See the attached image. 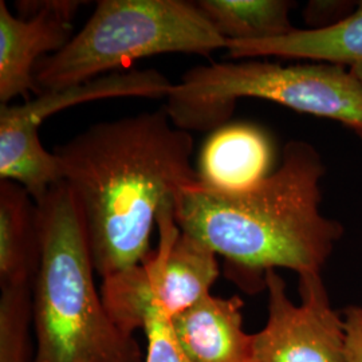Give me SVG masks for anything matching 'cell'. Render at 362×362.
Segmentation results:
<instances>
[{
    "label": "cell",
    "instance_id": "obj_1",
    "mask_svg": "<svg viewBox=\"0 0 362 362\" xmlns=\"http://www.w3.org/2000/svg\"><path fill=\"white\" fill-rule=\"evenodd\" d=\"M192 152L164 109L98 122L54 149L103 279L146 257L160 209L200 181Z\"/></svg>",
    "mask_w": 362,
    "mask_h": 362
},
{
    "label": "cell",
    "instance_id": "obj_19",
    "mask_svg": "<svg viewBox=\"0 0 362 362\" xmlns=\"http://www.w3.org/2000/svg\"><path fill=\"white\" fill-rule=\"evenodd\" d=\"M351 70H353V73L356 74V77L358 78L360 81H361L362 83V65H356L351 67Z\"/></svg>",
    "mask_w": 362,
    "mask_h": 362
},
{
    "label": "cell",
    "instance_id": "obj_13",
    "mask_svg": "<svg viewBox=\"0 0 362 362\" xmlns=\"http://www.w3.org/2000/svg\"><path fill=\"white\" fill-rule=\"evenodd\" d=\"M39 260L38 204L21 184L0 180V285H34Z\"/></svg>",
    "mask_w": 362,
    "mask_h": 362
},
{
    "label": "cell",
    "instance_id": "obj_4",
    "mask_svg": "<svg viewBox=\"0 0 362 362\" xmlns=\"http://www.w3.org/2000/svg\"><path fill=\"white\" fill-rule=\"evenodd\" d=\"M240 98H259L298 113L333 119L362 140V83L351 67L334 64L284 66L248 59L196 66L167 95L176 128L216 130Z\"/></svg>",
    "mask_w": 362,
    "mask_h": 362
},
{
    "label": "cell",
    "instance_id": "obj_6",
    "mask_svg": "<svg viewBox=\"0 0 362 362\" xmlns=\"http://www.w3.org/2000/svg\"><path fill=\"white\" fill-rule=\"evenodd\" d=\"M157 246L137 264L103 279L101 296L113 321L127 333L144 330L153 315L172 321L211 294L219 278L218 255L182 233L175 202L160 209Z\"/></svg>",
    "mask_w": 362,
    "mask_h": 362
},
{
    "label": "cell",
    "instance_id": "obj_9",
    "mask_svg": "<svg viewBox=\"0 0 362 362\" xmlns=\"http://www.w3.org/2000/svg\"><path fill=\"white\" fill-rule=\"evenodd\" d=\"M173 83L155 69L106 74L88 82L55 90L42 91L21 105H0V133L38 137L40 125L76 105L116 97L167 98Z\"/></svg>",
    "mask_w": 362,
    "mask_h": 362
},
{
    "label": "cell",
    "instance_id": "obj_11",
    "mask_svg": "<svg viewBox=\"0 0 362 362\" xmlns=\"http://www.w3.org/2000/svg\"><path fill=\"white\" fill-rule=\"evenodd\" d=\"M272 145L252 124L224 125L203 145L199 168L202 185L220 194H242L272 175Z\"/></svg>",
    "mask_w": 362,
    "mask_h": 362
},
{
    "label": "cell",
    "instance_id": "obj_18",
    "mask_svg": "<svg viewBox=\"0 0 362 362\" xmlns=\"http://www.w3.org/2000/svg\"><path fill=\"white\" fill-rule=\"evenodd\" d=\"M349 362H362V308L348 306L344 313Z\"/></svg>",
    "mask_w": 362,
    "mask_h": 362
},
{
    "label": "cell",
    "instance_id": "obj_10",
    "mask_svg": "<svg viewBox=\"0 0 362 362\" xmlns=\"http://www.w3.org/2000/svg\"><path fill=\"white\" fill-rule=\"evenodd\" d=\"M243 300L208 294L170 321L191 362H255L254 334L245 330Z\"/></svg>",
    "mask_w": 362,
    "mask_h": 362
},
{
    "label": "cell",
    "instance_id": "obj_2",
    "mask_svg": "<svg viewBox=\"0 0 362 362\" xmlns=\"http://www.w3.org/2000/svg\"><path fill=\"white\" fill-rule=\"evenodd\" d=\"M324 161L306 141L286 144L279 168L255 188L220 194L199 181L175 197V220L226 262L230 278L247 293L266 288L276 269L321 274L344 235L321 212Z\"/></svg>",
    "mask_w": 362,
    "mask_h": 362
},
{
    "label": "cell",
    "instance_id": "obj_8",
    "mask_svg": "<svg viewBox=\"0 0 362 362\" xmlns=\"http://www.w3.org/2000/svg\"><path fill=\"white\" fill-rule=\"evenodd\" d=\"M83 1H18V16L0 1V103L37 93L35 67L74 37L73 21Z\"/></svg>",
    "mask_w": 362,
    "mask_h": 362
},
{
    "label": "cell",
    "instance_id": "obj_7",
    "mask_svg": "<svg viewBox=\"0 0 362 362\" xmlns=\"http://www.w3.org/2000/svg\"><path fill=\"white\" fill-rule=\"evenodd\" d=\"M266 291L269 315L254 334V361L349 362L345 320L332 306L321 274L299 276V305L275 270L266 274Z\"/></svg>",
    "mask_w": 362,
    "mask_h": 362
},
{
    "label": "cell",
    "instance_id": "obj_5",
    "mask_svg": "<svg viewBox=\"0 0 362 362\" xmlns=\"http://www.w3.org/2000/svg\"><path fill=\"white\" fill-rule=\"evenodd\" d=\"M226 45L196 3L100 0L89 21L62 50L39 61L34 74L37 94L118 73L157 54L208 57Z\"/></svg>",
    "mask_w": 362,
    "mask_h": 362
},
{
    "label": "cell",
    "instance_id": "obj_12",
    "mask_svg": "<svg viewBox=\"0 0 362 362\" xmlns=\"http://www.w3.org/2000/svg\"><path fill=\"white\" fill-rule=\"evenodd\" d=\"M226 50L233 59L286 58L353 67L362 65V1L354 11L333 26L294 31L264 40L227 42Z\"/></svg>",
    "mask_w": 362,
    "mask_h": 362
},
{
    "label": "cell",
    "instance_id": "obj_15",
    "mask_svg": "<svg viewBox=\"0 0 362 362\" xmlns=\"http://www.w3.org/2000/svg\"><path fill=\"white\" fill-rule=\"evenodd\" d=\"M0 288V362H33V286Z\"/></svg>",
    "mask_w": 362,
    "mask_h": 362
},
{
    "label": "cell",
    "instance_id": "obj_16",
    "mask_svg": "<svg viewBox=\"0 0 362 362\" xmlns=\"http://www.w3.org/2000/svg\"><path fill=\"white\" fill-rule=\"evenodd\" d=\"M146 350L144 362H191L173 336L170 321L153 315L144 327Z\"/></svg>",
    "mask_w": 362,
    "mask_h": 362
},
{
    "label": "cell",
    "instance_id": "obj_17",
    "mask_svg": "<svg viewBox=\"0 0 362 362\" xmlns=\"http://www.w3.org/2000/svg\"><path fill=\"white\" fill-rule=\"evenodd\" d=\"M356 6L350 1H321L313 0L303 13L308 28L320 30L333 26L354 11Z\"/></svg>",
    "mask_w": 362,
    "mask_h": 362
},
{
    "label": "cell",
    "instance_id": "obj_14",
    "mask_svg": "<svg viewBox=\"0 0 362 362\" xmlns=\"http://www.w3.org/2000/svg\"><path fill=\"white\" fill-rule=\"evenodd\" d=\"M199 10L226 42L278 38L296 30L286 0H200Z\"/></svg>",
    "mask_w": 362,
    "mask_h": 362
},
{
    "label": "cell",
    "instance_id": "obj_3",
    "mask_svg": "<svg viewBox=\"0 0 362 362\" xmlns=\"http://www.w3.org/2000/svg\"><path fill=\"white\" fill-rule=\"evenodd\" d=\"M40 260L33 285L34 361L144 362L134 334L105 308L86 227L65 181L37 203Z\"/></svg>",
    "mask_w": 362,
    "mask_h": 362
}]
</instances>
